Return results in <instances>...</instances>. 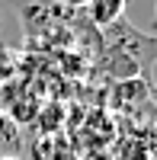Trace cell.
<instances>
[{"label":"cell","instance_id":"1","mask_svg":"<svg viewBox=\"0 0 157 160\" xmlns=\"http://www.w3.org/2000/svg\"><path fill=\"white\" fill-rule=\"evenodd\" d=\"M154 61H157V38L132 29L125 19L106 26L96 68L106 74L109 80H119V83H125V80H138Z\"/></svg>","mask_w":157,"mask_h":160},{"label":"cell","instance_id":"2","mask_svg":"<svg viewBox=\"0 0 157 160\" xmlns=\"http://www.w3.org/2000/svg\"><path fill=\"white\" fill-rule=\"evenodd\" d=\"M87 13H90V22L99 26V29H106V26L119 22L122 13H125V0H93V3H87Z\"/></svg>","mask_w":157,"mask_h":160},{"label":"cell","instance_id":"3","mask_svg":"<svg viewBox=\"0 0 157 160\" xmlns=\"http://www.w3.org/2000/svg\"><path fill=\"white\" fill-rule=\"evenodd\" d=\"M68 10H80V7H87V3H93V0H61Z\"/></svg>","mask_w":157,"mask_h":160},{"label":"cell","instance_id":"4","mask_svg":"<svg viewBox=\"0 0 157 160\" xmlns=\"http://www.w3.org/2000/svg\"><path fill=\"white\" fill-rule=\"evenodd\" d=\"M0 160H19V157H0Z\"/></svg>","mask_w":157,"mask_h":160},{"label":"cell","instance_id":"5","mask_svg":"<svg viewBox=\"0 0 157 160\" xmlns=\"http://www.w3.org/2000/svg\"><path fill=\"white\" fill-rule=\"evenodd\" d=\"M154 13H157V3H154Z\"/></svg>","mask_w":157,"mask_h":160}]
</instances>
